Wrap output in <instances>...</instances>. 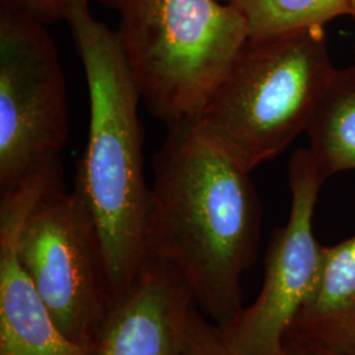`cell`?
Here are the masks:
<instances>
[{
	"mask_svg": "<svg viewBox=\"0 0 355 355\" xmlns=\"http://www.w3.org/2000/svg\"><path fill=\"white\" fill-rule=\"evenodd\" d=\"M349 69H350V70H352V71H353V73H354L355 74V51H354V57H353V64H350V66H349Z\"/></svg>",
	"mask_w": 355,
	"mask_h": 355,
	"instance_id": "cell-17",
	"label": "cell"
},
{
	"mask_svg": "<svg viewBox=\"0 0 355 355\" xmlns=\"http://www.w3.org/2000/svg\"><path fill=\"white\" fill-rule=\"evenodd\" d=\"M250 170L198 121L167 128L153 158L150 259L177 267L193 303L221 328L240 316L262 208Z\"/></svg>",
	"mask_w": 355,
	"mask_h": 355,
	"instance_id": "cell-1",
	"label": "cell"
},
{
	"mask_svg": "<svg viewBox=\"0 0 355 355\" xmlns=\"http://www.w3.org/2000/svg\"><path fill=\"white\" fill-rule=\"evenodd\" d=\"M17 252L64 336L95 346L114 303L96 230L74 191L60 183L42 193L20 228Z\"/></svg>",
	"mask_w": 355,
	"mask_h": 355,
	"instance_id": "cell-6",
	"label": "cell"
},
{
	"mask_svg": "<svg viewBox=\"0 0 355 355\" xmlns=\"http://www.w3.org/2000/svg\"><path fill=\"white\" fill-rule=\"evenodd\" d=\"M49 175L0 196V355H96L95 346L71 341L60 329L17 252L21 225L44 192Z\"/></svg>",
	"mask_w": 355,
	"mask_h": 355,
	"instance_id": "cell-8",
	"label": "cell"
},
{
	"mask_svg": "<svg viewBox=\"0 0 355 355\" xmlns=\"http://www.w3.org/2000/svg\"><path fill=\"white\" fill-rule=\"evenodd\" d=\"M114 8L148 111L167 128L198 121L250 38L241 11L221 0H117Z\"/></svg>",
	"mask_w": 355,
	"mask_h": 355,
	"instance_id": "cell-3",
	"label": "cell"
},
{
	"mask_svg": "<svg viewBox=\"0 0 355 355\" xmlns=\"http://www.w3.org/2000/svg\"><path fill=\"white\" fill-rule=\"evenodd\" d=\"M221 1H229V0H221Z\"/></svg>",
	"mask_w": 355,
	"mask_h": 355,
	"instance_id": "cell-18",
	"label": "cell"
},
{
	"mask_svg": "<svg viewBox=\"0 0 355 355\" xmlns=\"http://www.w3.org/2000/svg\"><path fill=\"white\" fill-rule=\"evenodd\" d=\"M13 6L33 15L45 24L57 20H64L67 12L78 4L89 3L91 0H6ZM103 4L116 7L117 0H98Z\"/></svg>",
	"mask_w": 355,
	"mask_h": 355,
	"instance_id": "cell-14",
	"label": "cell"
},
{
	"mask_svg": "<svg viewBox=\"0 0 355 355\" xmlns=\"http://www.w3.org/2000/svg\"><path fill=\"white\" fill-rule=\"evenodd\" d=\"M284 340L355 354V236L324 246L318 282Z\"/></svg>",
	"mask_w": 355,
	"mask_h": 355,
	"instance_id": "cell-10",
	"label": "cell"
},
{
	"mask_svg": "<svg viewBox=\"0 0 355 355\" xmlns=\"http://www.w3.org/2000/svg\"><path fill=\"white\" fill-rule=\"evenodd\" d=\"M337 70L325 26L250 37L198 124L253 171L308 130Z\"/></svg>",
	"mask_w": 355,
	"mask_h": 355,
	"instance_id": "cell-4",
	"label": "cell"
},
{
	"mask_svg": "<svg viewBox=\"0 0 355 355\" xmlns=\"http://www.w3.org/2000/svg\"><path fill=\"white\" fill-rule=\"evenodd\" d=\"M245 16L250 37H270L350 16L349 0H229Z\"/></svg>",
	"mask_w": 355,
	"mask_h": 355,
	"instance_id": "cell-12",
	"label": "cell"
},
{
	"mask_svg": "<svg viewBox=\"0 0 355 355\" xmlns=\"http://www.w3.org/2000/svg\"><path fill=\"white\" fill-rule=\"evenodd\" d=\"M325 180L308 148L292 154L291 209L287 224L274 230L268 243L262 290L253 304L223 328L237 354H278L292 320L313 290L324 255L313 232V215Z\"/></svg>",
	"mask_w": 355,
	"mask_h": 355,
	"instance_id": "cell-7",
	"label": "cell"
},
{
	"mask_svg": "<svg viewBox=\"0 0 355 355\" xmlns=\"http://www.w3.org/2000/svg\"><path fill=\"white\" fill-rule=\"evenodd\" d=\"M179 355H239L229 345L224 330L192 305L183 331Z\"/></svg>",
	"mask_w": 355,
	"mask_h": 355,
	"instance_id": "cell-13",
	"label": "cell"
},
{
	"mask_svg": "<svg viewBox=\"0 0 355 355\" xmlns=\"http://www.w3.org/2000/svg\"><path fill=\"white\" fill-rule=\"evenodd\" d=\"M277 355H355V354H343V353H336L325 350L316 346L311 345H304V343H295V341H288L284 340L283 346L280 349L279 353Z\"/></svg>",
	"mask_w": 355,
	"mask_h": 355,
	"instance_id": "cell-15",
	"label": "cell"
},
{
	"mask_svg": "<svg viewBox=\"0 0 355 355\" xmlns=\"http://www.w3.org/2000/svg\"><path fill=\"white\" fill-rule=\"evenodd\" d=\"M306 133L325 179L355 170V74L349 67L337 70Z\"/></svg>",
	"mask_w": 355,
	"mask_h": 355,
	"instance_id": "cell-11",
	"label": "cell"
},
{
	"mask_svg": "<svg viewBox=\"0 0 355 355\" xmlns=\"http://www.w3.org/2000/svg\"><path fill=\"white\" fill-rule=\"evenodd\" d=\"M193 304L177 267L152 258L136 290L112 309L96 355H179Z\"/></svg>",
	"mask_w": 355,
	"mask_h": 355,
	"instance_id": "cell-9",
	"label": "cell"
},
{
	"mask_svg": "<svg viewBox=\"0 0 355 355\" xmlns=\"http://www.w3.org/2000/svg\"><path fill=\"white\" fill-rule=\"evenodd\" d=\"M349 6H350V17L355 21V0H349Z\"/></svg>",
	"mask_w": 355,
	"mask_h": 355,
	"instance_id": "cell-16",
	"label": "cell"
},
{
	"mask_svg": "<svg viewBox=\"0 0 355 355\" xmlns=\"http://www.w3.org/2000/svg\"><path fill=\"white\" fill-rule=\"evenodd\" d=\"M64 21L89 96V139L74 192L96 230L114 308L136 290L150 262L152 189L145 177L142 101L116 31L92 15L89 3L74 6Z\"/></svg>",
	"mask_w": 355,
	"mask_h": 355,
	"instance_id": "cell-2",
	"label": "cell"
},
{
	"mask_svg": "<svg viewBox=\"0 0 355 355\" xmlns=\"http://www.w3.org/2000/svg\"><path fill=\"white\" fill-rule=\"evenodd\" d=\"M69 103L60 51L46 24L0 0V196L61 167Z\"/></svg>",
	"mask_w": 355,
	"mask_h": 355,
	"instance_id": "cell-5",
	"label": "cell"
}]
</instances>
